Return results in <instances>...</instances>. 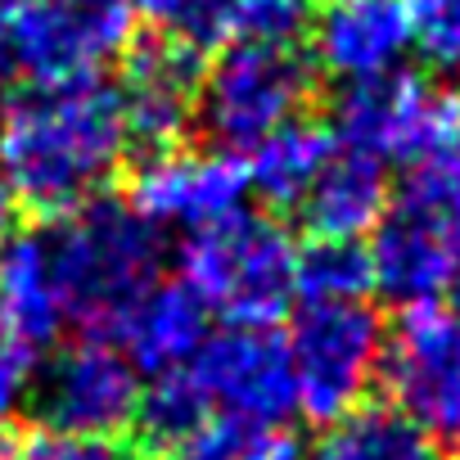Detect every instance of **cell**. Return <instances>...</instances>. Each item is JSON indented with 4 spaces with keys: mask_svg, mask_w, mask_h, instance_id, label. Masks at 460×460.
<instances>
[{
    "mask_svg": "<svg viewBox=\"0 0 460 460\" xmlns=\"http://www.w3.org/2000/svg\"><path fill=\"white\" fill-rule=\"evenodd\" d=\"M334 140L379 163L415 167L433 154L460 149V91L424 82L420 73H384L357 82L334 100Z\"/></svg>",
    "mask_w": 460,
    "mask_h": 460,
    "instance_id": "6",
    "label": "cell"
},
{
    "mask_svg": "<svg viewBox=\"0 0 460 460\" xmlns=\"http://www.w3.org/2000/svg\"><path fill=\"white\" fill-rule=\"evenodd\" d=\"M203 339H208L203 298L185 280H172L145 294V303L122 325L118 348L136 366V375H167V370H185L199 357Z\"/></svg>",
    "mask_w": 460,
    "mask_h": 460,
    "instance_id": "16",
    "label": "cell"
},
{
    "mask_svg": "<svg viewBox=\"0 0 460 460\" xmlns=\"http://www.w3.org/2000/svg\"><path fill=\"white\" fill-rule=\"evenodd\" d=\"M316 460H433V433L393 402H361L330 424Z\"/></svg>",
    "mask_w": 460,
    "mask_h": 460,
    "instance_id": "19",
    "label": "cell"
},
{
    "mask_svg": "<svg viewBox=\"0 0 460 460\" xmlns=\"http://www.w3.org/2000/svg\"><path fill=\"white\" fill-rule=\"evenodd\" d=\"M212 420V406H208V393L199 388V379L185 370H167V375H154L149 388H140V402H136V447L154 460V456H172L185 438H194L203 424Z\"/></svg>",
    "mask_w": 460,
    "mask_h": 460,
    "instance_id": "20",
    "label": "cell"
},
{
    "mask_svg": "<svg viewBox=\"0 0 460 460\" xmlns=\"http://www.w3.org/2000/svg\"><path fill=\"white\" fill-rule=\"evenodd\" d=\"M23 460H149L122 433H55L41 429L23 442Z\"/></svg>",
    "mask_w": 460,
    "mask_h": 460,
    "instance_id": "26",
    "label": "cell"
},
{
    "mask_svg": "<svg viewBox=\"0 0 460 460\" xmlns=\"http://www.w3.org/2000/svg\"><path fill=\"white\" fill-rule=\"evenodd\" d=\"M131 41V0H10V55L32 91L95 82Z\"/></svg>",
    "mask_w": 460,
    "mask_h": 460,
    "instance_id": "5",
    "label": "cell"
},
{
    "mask_svg": "<svg viewBox=\"0 0 460 460\" xmlns=\"http://www.w3.org/2000/svg\"><path fill=\"white\" fill-rule=\"evenodd\" d=\"M334 131L316 118H289L285 127H276L262 145H253L249 167V190H258L271 208H298L303 194L312 190V181L325 172V163L334 158Z\"/></svg>",
    "mask_w": 460,
    "mask_h": 460,
    "instance_id": "18",
    "label": "cell"
},
{
    "mask_svg": "<svg viewBox=\"0 0 460 460\" xmlns=\"http://www.w3.org/2000/svg\"><path fill=\"white\" fill-rule=\"evenodd\" d=\"M316 73L298 50L276 46H244L230 41L212 68H203L194 118L208 140L226 154L262 145L276 127L303 113L312 100Z\"/></svg>",
    "mask_w": 460,
    "mask_h": 460,
    "instance_id": "4",
    "label": "cell"
},
{
    "mask_svg": "<svg viewBox=\"0 0 460 460\" xmlns=\"http://www.w3.org/2000/svg\"><path fill=\"white\" fill-rule=\"evenodd\" d=\"M172 460H298V447L285 429H258L244 420H208L185 438Z\"/></svg>",
    "mask_w": 460,
    "mask_h": 460,
    "instance_id": "22",
    "label": "cell"
},
{
    "mask_svg": "<svg viewBox=\"0 0 460 460\" xmlns=\"http://www.w3.org/2000/svg\"><path fill=\"white\" fill-rule=\"evenodd\" d=\"M14 230H19V203L5 185V176H0V249H5L14 240Z\"/></svg>",
    "mask_w": 460,
    "mask_h": 460,
    "instance_id": "30",
    "label": "cell"
},
{
    "mask_svg": "<svg viewBox=\"0 0 460 460\" xmlns=\"http://www.w3.org/2000/svg\"><path fill=\"white\" fill-rule=\"evenodd\" d=\"M393 203V185L379 158L357 154V149H334L325 172L312 181L303 194L298 212L303 226L312 230V240H361L366 230L384 221Z\"/></svg>",
    "mask_w": 460,
    "mask_h": 460,
    "instance_id": "15",
    "label": "cell"
},
{
    "mask_svg": "<svg viewBox=\"0 0 460 460\" xmlns=\"http://www.w3.org/2000/svg\"><path fill=\"white\" fill-rule=\"evenodd\" d=\"M384 321L361 303H307L289 330V361L298 388V415L312 424H334L366 402V388L384 361Z\"/></svg>",
    "mask_w": 460,
    "mask_h": 460,
    "instance_id": "7",
    "label": "cell"
},
{
    "mask_svg": "<svg viewBox=\"0 0 460 460\" xmlns=\"http://www.w3.org/2000/svg\"><path fill=\"white\" fill-rule=\"evenodd\" d=\"M312 46L321 73L357 86L384 73H397L411 50V10L406 0H325L312 19Z\"/></svg>",
    "mask_w": 460,
    "mask_h": 460,
    "instance_id": "14",
    "label": "cell"
},
{
    "mask_svg": "<svg viewBox=\"0 0 460 460\" xmlns=\"http://www.w3.org/2000/svg\"><path fill=\"white\" fill-rule=\"evenodd\" d=\"M127 145L118 86L95 77L64 91H32L0 122V176L19 208L55 221L100 199Z\"/></svg>",
    "mask_w": 460,
    "mask_h": 460,
    "instance_id": "1",
    "label": "cell"
},
{
    "mask_svg": "<svg viewBox=\"0 0 460 460\" xmlns=\"http://www.w3.org/2000/svg\"><path fill=\"white\" fill-rule=\"evenodd\" d=\"M190 375L208 393V406L226 420L258 429H285L298 415L294 361L280 330L267 325H226L203 339Z\"/></svg>",
    "mask_w": 460,
    "mask_h": 460,
    "instance_id": "8",
    "label": "cell"
},
{
    "mask_svg": "<svg viewBox=\"0 0 460 460\" xmlns=\"http://www.w3.org/2000/svg\"><path fill=\"white\" fill-rule=\"evenodd\" d=\"M456 447H460V433H456Z\"/></svg>",
    "mask_w": 460,
    "mask_h": 460,
    "instance_id": "33",
    "label": "cell"
},
{
    "mask_svg": "<svg viewBox=\"0 0 460 460\" xmlns=\"http://www.w3.org/2000/svg\"><path fill=\"white\" fill-rule=\"evenodd\" d=\"M14 77V55H10V0H0V95L10 91Z\"/></svg>",
    "mask_w": 460,
    "mask_h": 460,
    "instance_id": "29",
    "label": "cell"
},
{
    "mask_svg": "<svg viewBox=\"0 0 460 460\" xmlns=\"http://www.w3.org/2000/svg\"><path fill=\"white\" fill-rule=\"evenodd\" d=\"M203 82V55L154 32L127 46L122 55V122L127 140H136L145 154L176 149L181 136L194 122V100Z\"/></svg>",
    "mask_w": 460,
    "mask_h": 460,
    "instance_id": "13",
    "label": "cell"
},
{
    "mask_svg": "<svg viewBox=\"0 0 460 460\" xmlns=\"http://www.w3.org/2000/svg\"><path fill=\"white\" fill-rule=\"evenodd\" d=\"M294 235L262 212H230L181 244V280L230 325H276L294 303Z\"/></svg>",
    "mask_w": 460,
    "mask_h": 460,
    "instance_id": "3",
    "label": "cell"
},
{
    "mask_svg": "<svg viewBox=\"0 0 460 460\" xmlns=\"http://www.w3.org/2000/svg\"><path fill=\"white\" fill-rule=\"evenodd\" d=\"M140 375L118 343H73L32 375V411L55 433H118L136 420Z\"/></svg>",
    "mask_w": 460,
    "mask_h": 460,
    "instance_id": "11",
    "label": "cell"
},
{
    "mask_svg": "<svg viewBox=\"0 0 460 460\" xmlns=\"http://www.w3.org/2000/svg\"><path fill=\"white\" fill-rule=\"evenodd\" d=\"M451 316H456V321H460V276H456V280H451Z\"/></svg>",
    "mask_w": 460,
    "mask_h": 460,
    "instance_id": "32",
    "label": "cell"
},
{
    "mask_svg": "<svg viewBox=\"0 0 460 460\" xmlns=\"http://www.w3.org/2000/svg\"><path fill=\"white\" fill-rule=\"evenodd\" d=\"M0 361H5V366H14V370H23V375H37V357H28V352L14 343V334H10L5 303H0Z\"/></svg>",
    "mask_w": 460,
    "mask_h": 460,
    "instance_id": "27",
    "label": "cell"
},
{
    "mask_svg": "<svg viewBox=\"0 0 460 460\" xmlns=\"http://www.w3.org/2000/svg\"><path fill=\"white\" fill-rule=\"evenodd\" d=\"M411 46L438 73H460V0H411Z\"/></svg>",
    "mask_w": 460,
    "mask_h": 460,
    "instance_id": "25",
    "label": "cell"
},
{
    "mask_svg": "<svg viewBox=\"0 0 460 460\" xmlns=\"http://www.w3.org/2000/svg\"><path fill=\"white\" fill-rule=\"evenodd\" d=\"M131 5L163 37H172L199 55L230 41V10H235V0H131Z\"/></svg>",
    "mask_w": 460,
    "mask_h": 460,
    "instance_id": "23",
    "label": "cell"
},
{
    "mask_svg": "<svg viewBox=\"0 0 460 460\" xmlns=\"http://www.w3.org/2000/svg\"><path fill=\"white\" fill-rule=\"evenodd\" d=\"M0 460H23V447H19V442H10L5 433H0Z\"/></svg>",
    "mask_w": 460,
    "mask_h": 460,
    "instance_id": "31",
    "label": "cell"
},
{
    "mask_svg": "<svg viewBox=\"0 0 460 460\" xmlns=\"http://www.w3.org/2000/svg\"><path fill=\"white\" fill-rule=\"evenodd\" d=\"M375 289L370 253L352 240H312L294 262V298L307 303H361Z\"/></svg>",
    "mask_w": 460,
    "mask_h": 460,
    "instance_id": "21",
    "label": "cell"
},
{
    "mask_svg": "<svg viewBox=\"0 0 460 460\" xmlns=\"http://www.w3.org/2000/svg\"><path fill=\"white\" fill-rule=\"evenodd\" d=\"M388 402L429 433H460V321L438 307H402L384 339Z\"/></svg>",
    "mask_w": 460,
    "mask_h": 460,
    "instance_id": "9",
    "label": "cell"
},
{
    "mask_svg": "<svg viewBox=\"0 0 460 460\" xmlns=\"http://www.w3.org/2000/svg\"><path fill=\"white\" fill-rule=\"evenodd\" d=\"M41 244L64 321L91 343H118L131 312L158 285V230L118 199H91L55 217Z\"/></svg>",
    "mask_w": 460,
    "mask_h": 460,
    "instance_id": "2",
    "label": "cell"
},
{
    "mask_svg": "<svg viewBox=\"0 0 460 460\" xmlns=\"http://www.w3.org/2000/svg\"><path fill=\"white\" fill-rule=\"evenodd\" d=\"M249 194V167L244 158L226 149H163L145 154V163L127 181V208L145 226L167 230H194L240 212Z\"/></svg>",
    "mask_w": 460,
    "mask_h": 460,
    "instance_id": "10",
    "label": "cell"
},
{
    "mask_svg": "<svg viewBox=\"0 0 460 460\" xmlns=\"http://www.w3.org/2000/svg\"><path fill=\"white\" fill-rule=\"evenodd\" d=\"M303 37H312V0H235L230 10V41L298 50Z\"/></svg>",
    "mask_w": 460,
    "mask_h": 460,
    "instance_id": "24",
    "label": "cell"
},
{
    "mask_svg": "<svg viewBox=\"0 0 460 460\" xmlns=\"http://www.w3.org/2000/svg\"><path fill=\"white\" fill-rule=\"evenodd\" d=\"M366 253L370 280L388 303L424 307L460 276V217L397 194V203H388L384 221L375 226V244Z\"/></svg>",
    "mask_w": 460,
    "mask_h": 460,
    "instance_id": "12",
    "label": "cell"
},
{
    "mask_svg": "<svg viewBox=\"0 0 460 460\" xmlns=\"http://www.w3.org/2000/svg\"><path fill=\"white\" fill-rule=\"evenodd\" d=\"M0 303L10 316V334L28 357H41L59 330H64V312L50 285V262H46V244L41 230L32 235H14L0 249Z\"/></svg>",
    "mask_w": 460,
    "mask_h": 460,
    "instance_id": "17",
    "label": "cell"
},
{
    "mask_svg": "<svg viewBox=\"0 0 460 460\" xmlns=\"http://www.w3.org/2000/svg\"><path fill=\"white\" fill-rule=\"evenodd\" d=\"M32 384V375H23V370H14V366H5L0 361V424L10 420V411H14V402H19V393Z\"/></svg>",
    "mask_w": 460,
    "mask_h": 460,
    "instance_id": "28",
    "label": "cell"
}]
</instances>
